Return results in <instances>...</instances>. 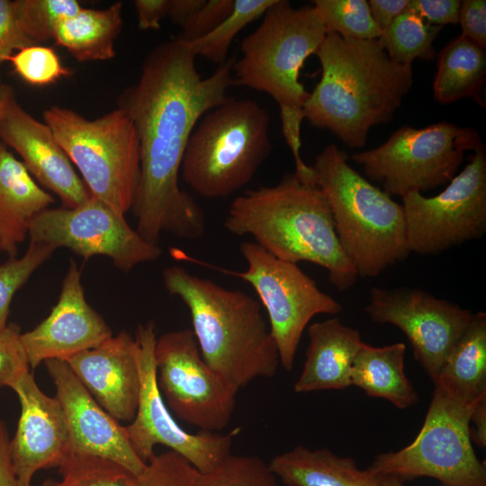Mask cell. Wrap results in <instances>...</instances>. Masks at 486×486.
I'll return each mask as SVG.
<instances>
[{"label":"cell","mask_w":486,"mask_h":486,"mask_svg":"<svg viewBox=\"0 0 486 486\" xmlns=\"http://www.w3.org/2000/svg\"><path fill=\"white\" fill-rule=\"evenodd\" d=\"M313 8L327 33L346 39H379L382 31L372 18L365 0H315Z\"/></svg>","instance_id":"4dcf8cb0"},{"label":"cell","mask_w":486,"mask_h":486,"mask_svg":"<svg viewBox=\"0 0 486 486\" xmlns=\"http://www.w3.org/2000/svg\"><path fill=\"white\" fill-rule=\"evenodd\" d=\"M279 111L283 135L294 160L295 171L293 174L302 182L316 185L313 168L305 164L301 155V128L304 120L303 110L298 107H280Z\"/></svg>","instance_id":"f35d334b"},{"label":"cell","mask_w":486,"mask_h":486,"mask_svg":"<svg viewBox=\"0 0 486 486\" xmlns=\"http://www.w3.org/2000/svg\"><path fill=\"white\" fill-rule=\"evenodd\" d=\"M277 480L262 458L230 454L212 472H198L194 486H279Z\"/></svg>","instance_id":"1f68e13d"},{"label":"cell","mask_w":486,"mask_h":486,"mask_svg":"<svg viewBox=\"0 0 486 486\" xmlns=\"http://www.w3.org/2000/svg\"><path fill=\"white\" fill-rule=\"evenodd\" d=\"M434 386L467 404L486 399V313L473 316L442 364Z\"/></svg>","instance_id":"d4e9b609"},{"label":"cell","mask_w":486,"mask_h":486,"mask_svg":"<svg viewBox=\"0 0 486 486\" xmlns=\"http://www.w3.org/2000/svg\"><path fill=\"white\" fill-rule=\"evenodd\" d=\"M2 113H3V104H2V102L0 100V117H1Z\"/></svg>","instance_id":"f907efd6"},{"label":"cell","mask_w":486,"mask_h":486,"mask_svg":"<svg viewBox=\"0 0 486 486\" xmlns=\"http://www.w3.org/2000/svg\"><path fill=\"white\" fill-rule=\"evenodd\" d=\"M0 140L13 148L35 181L53 192L62 207L75 208L91 198L83 179L58 143L51 130L28 113L16 100L14 89L2 83Z\"/></svg>","instance_id":"ac0fdd59"},{"label":"cell","mask_w":486,"mask_h":486,"mask_svg":"<svg viewBox=\"0 0 486 486\" xmlns=\"http://www.w3.org/2000/svg\"><path fill=\"white\" fill-rule=\"evenodd\" d=\"M15 72L27 83L46 86L69 75L56 51L50 47L32 45L14 52L8 59Z\"/></svg>","instance_id":"e575fe53"},{"label":"cell","mask_w":486,"mask_h":486,"mask_svg":"<svg viewBox=\"0 0 486 486\" xmlns=\"http://www.w3.org/2000/svg\"><path fill=\"white\" fill-rule=\"evenodd\" d=\"M458 22L462 35L470 39L482 48H486V1H461Z\"/></svg>","instance_id":"b9f144b4"},{"label":"cell","mask_w":486,"mask_h":486,"mask_svg":"<svg viewBox=\"0 0 486 486\" xmlns=\"http://www.w3.org/2000/svg\"><path fill=\"white\" fill-rule=\"evenodd\" d=\"M410 0H370L369 8L373 20L382 32L408 6Z\"/></svg>","instance_id":"ee69618b"},{"label":"cell","mask_w":486,"mask_h":486,"mask_svg":"<svg viewBox=\"0 0 486 486\" xmlns=\"http://www.w3.org/2000/svg\"><path fill=\"white\" fill-rule=\"evenodd\" d=\"M30 241L62 247L88 259L110 258L123 272L158 259L162 249L145 240L132 229L125 215L91 196L75 208H48L32 220Z\"/></svg>","instance_id":"9a60e30c"},{"label":"cell","mask_w":486,"mask_h":486,"mask_svg":"<svg viewBox=\"0 0 486 486\" xmlns=\"http://www.w3.org/2000/svg\"><path fill=\"white\" fill-rule=\"evenodd\" d=\"M485 80V49L461 34L439 54L433 84L434 98L442 104L472 98L484 105L481 92Z\"/></svg>","instance_id":"83f0119b"},{"label":"cell","mask_w":486,"mask_h":486,"mask_svg":"<svg viewBox=\"0 0 486 486\" xmlns=\"http://www.w3.org/2000/svg\"><path fill=\"white\" fill-rule=\"evenodd\" d=\"M223 226L235 236H251L278 259L325 268L329 283L339 291L351 288L358 277L339 244L325 195L294 174L236 197Z\"/></svg>","instance_id":"3957f363"},{"label":"cell","mask_w":486,"mask_h":486,"mask_svg":"<svg viewBox=\"0 0 486 486\" xmlns=\"http://www.w3.org/2000/svg\"><path fill=\"white\" fill-rule=\"evenodd\" d=\"M41 486H79L78 483L70 476L63 475L59 482L47 480Z\"/></svg>","instance_id":"c3c4849f"},{"label":"cell","mask_w":486,"mask_h":486,"mask_svg":"<svg viewBox=\"0 0 486 486\" xmlns=\"http://www.w3.org/2000/svg\"><path fill=\"white\" fill-rule=\"evenodd\" d=\"M55 250L50 244L30 241L21 257H9L0 265V332L7 327L14 294Z\"/></svg>","instance_id":"d6a6232c"},{"label":"cell","mask_w":486,"mask_h":486,"mask_svg":"<svg viewBox=\"0 0 486 486\" xmlns=\"http://www.w3.org/2000/svg\"><path fill=\"white\" fill-rule=\"evenodd\" d=\"M16 4L22 28L36 45L53 39L56 24L82 8L76 0H16Z\"/></svg>","instance_id":"836d02e7"},{"label":"cell","mask_w":486,"mask_h":486,"mask_svg":"<svg viewBox=\"0 0 486 486\" xmlns=\"http://www.w3.org/2000/svg\"><path fill=\"white\" fill-rule=\"evenodd\" d=\"M321 77L302 110L350 148H363L370 130L392 120L413 85L411 66L392 60L378 39L327 33L315 54Z\"/></svg>","instance_id":"7a4b0ae2"},{"label":"cell","mask_w":486,"mask_h":486,"mask_svg":"<svg viewBox=\"0 0 486 486\" xmlns=\"http://www.w3.org/2000/svg\"><path fill=\"white\" fill-rule=\"evenodd\" d=\"M476 405L435 386L424 423L412 443L376 455L367 469L401 482L431 477L446 486H486L485 463L476 456L470 434Z\"/></svg>","instance_id":"30bf717a"},{"label":"cell","mask_w":486,"mask_h":486,"mask_svg":"<svg viewBox=\"0 0 486 486\" xmlns=\"http://www.w3.org/2000/svg\"><path fill=\"white\" fill-rule=\"evenodd\" d=\"M44 363L66 416L69 454L110 461L138 476L147 464L132 449L125 426L97 403L66 361L50 359Z\"/></svg>","instance_id":"e0dca14e"},{"label":"cell","mask_w":486,"mask_h":486,"mask_svg":"<svg viewBox=\"0 0 486 486\" xmlns=\"http://www.w3.org/2000/svg\"><path fill=\"white\" fill-rule=\"evenodd\" d=\"M382 486H406L403 482L390 476L376 475Z\"/></svg>","instance_id":"681fc988"},{"label":"cell","mask_w":486,"mask_h":486,"mask_svg":"<svg viewBox=\"0 0 486 486\" xmlns=\"http://www.w3.org/2000/svg\"><path fill=\"white\" fill-rule=\"evenodd\" d=\"M285 486H382L376 475L361 470L352 457H342L328 448L296 446L268 463Z\"/></svg>","instance_id":"cb8c5ba5"},{"label":"cell","mask_w":486,"mask_h":486,"mask_svg":"<svg viewBox=\"0 0 486 486\" xmlns=\"http://www.w3.org/2000/svg\"><path fill=\"white\" fill-rule=\"evenodd\" d=\"M122 2L104 9L82 7L56 24L53 40L79 62L112 58L114 41L122 27Z\"/></svg>","instance_id":"4316f807"},{"label":"cell","mask_w":486,"mask_h":486,"mask_svg":"<svg viewBox=\"0 0 486 486\" xmlns=\"http://www.w3.org/2000/svg\"><path fill=\"white\" fill-rule=\"evenodd\" d=\"M29 369L21 332L16 326L7 325L0 332V387L12 388Z\"/></svg>","instance_id":"8d00e7d4"},{"label":"cell","mask_w":486,"mask_h":486,"mask_svg":"<svg viewBox=\"0 0 486 486\" xmlns=\"http://www.w3.org/2000/svg\"><path fill=\"white\" fill-rule=\"evenodd\" d=\"M311 166L339 244L358 276L375 277L408 256L401 204L357 173L335 144L325 147Z\"/></svg>","instance_id":"5b68a950"},{"label":"cell","mask_w":486,"mask_h":486,"mask_svg":"<svg viewBox=\"0 0 486 486\" xmlns=\"http://www.w3.org/2000/svg\"><path fill=\"white\" fill-rule=\"evenodd\" d=\"M112 336L110 327L88 304L81 272L71 260L56 305L38 326L21 333V341L30 367L34 369L50 359L66 361Z\"/></svg>","instance_id":"d6986e66"},{"label":"cell","mask_w":486,"mask_h":486,"mask_svg":"<svg viewBox=\"0 0 486 486\" xmlns=\"http://www.w3.org/2000/svg\"><path fill=\"white\" fill-rule=\"evenodd\" d=\"M326 35L313 6L293 8L289 1L275 0L241 42L233 85L268 94L279 108H302L310 93L299 80L300 71Z\"/></svg>","instance_id":"ba28073f"},{"label":"cell","mask_w":486,"mask_h":486,"mask_svg":"<svg viewBox=\"0 0 486 486\" xmlns=\"http://www.w3.org/2000/svg\"><path fill=\"white\" fill-rule=\"evenodd\" d=\"M0 250H1V237H0Z\"/></svg>","instance_id":"816d5d0a"},{"label":"cell","mask_w":486,"mask_h":486,"mask_svg":"<svg viewBox=\"0 0 486 486\" xmlns=\"http://www.w3.org/2000/svg\"><path fill=\"white\" fill-rule=\"evenodd\" d=\"M410 253L436 255L486 231V149L469 158L464 169L441 193L402 197Z\"/></svg>","instance_id":"7c38bea8"},{"label":"cell","mask_w":486,"mask_h":486,"mask_svg":"<svg viewBox=\"0 0 486 486\" xmlns=\"http://www.w3.org/2000/svg\"><path fill=\"white\" fill-rule=\"evenodd\" d=\"M483 143L471 127L440 122L416 129L402 126L382 145L351 156L365 176L379 183L389 195L401 198L448 184L465 152Z\"/></svg>","instance_id":"9c48e42d"},{"label":"cell","mask_w":486,"mask_h":486,"mask_svg":"<svg viewBox=\"0 0 486 486\" xmlns=\"http://www.w3.org/2000/svg\"><path fill=\"white\" fill-rule=\"evenodd\" d=\"M204 2L205 0H169L166 15L174 24L182 27Z\"/></svg>","instance_id":"bcb514c9"},{"label":"cell","mask_w":486,"mask_h":486,"mask_svg":"<svg viewBox=\"0 0 486 486\" xmlns=\"http://www.w3.org/2000/svg\"><path fill=\"white\" fill-rule=\"evenodd\" d=\"M308 338L305 362L294 392L306 393L351 386L353 363L364 343L359 331L334 317L310 324Z\"/></svg>","instance_id":"7402d4cb"},{"label":"cell","mask_w":486,"mask_h":486,"mask_svg":"<svg viewBox=\"0 0 486 486\" xmlns=\"http://www.w3.org/2000/svg\"><path fill=\"white\" fill-rule=\"evenodd\" d=\"M169 0H136L134 6L140 30H158L166 15Z\"/></svg>","instance_id":"7bdbcfd3"},{"label":"cell","mask_w":486,"mask_h":486,"mask_svg":"<svg viewBox=\"0 0 486 486\" xmlns=\"http://www.w3.org/2000/svg\"><path fill=\"white\" fill-rule=\"evenodd\" d=\"M367 316L391 324L408 338L418 361L434 383L448 353L471 321L467 309L420 289L373 287Z\"/></svg>","instance_id":"2e32d148"},{"label":"cell","mask_w":486,"mask_h":486,"mask_svg":"<svg viewBox=\"0 0 486 486\" xmlns=\"http://www.w3.org/2000/svg\"><path fill=\"white\" fill-rule=\"evenodd\" d=\"M443 26L432 25L405 10L385 28L378 39L394 62L411 66L416 58H436L434 41Z\"/></svg>","instance_id":"f1b7e54d"},{"label":"cell","mask_w":486,"mask_h":486,"mask_svg":"<svg viewBox=\"0 0 486 486\" xmlns=\"http://www.w3.org/2000/svg\"><path fill=\"white\" fill-rule=\"evenodd\" d=\"M195 56L179 38L156 46L139 80L122 94L118 107L132 122L140 143V171L132 205L137 232L158 245L162 232L187 239L202 237V207L178 184L189 138L200 119L230 97L235 56L202 78Z\"/></svg>","instance_id":"6da1fadb"},{"label":"cell","mask_w":486,"mask_h":486,"mask_svg":"<svg viewBox=\"0 0 486 486\" xmlns=\"http://www.w3.org/2000/svg\"><path fill=\"white\" fill-rule=\"evenodd\" d=\"M270 117L251 99L230 97L206 112L187 142L181 176L197 194L226 198L247 185L272 150Z\"/></svg>","instance_id":"8992f818"},{"label":"cell","mask_w":486,"mask_h":486,"mask_svg":"<svg viewBox=\"0 0 486 486\" xmlns=\"http://www.w3.org/2000/svg\"><path fill=\"white\" fill-rule=\"evenodd\" d=\"M43 119L91 196L125 215L132 208L140 171L139 139L126 112L118 107L88 120L70 109L51 106Z\"/></svg>","instance_id":"52a82bcc"},{"label":"cell","mask_w":486,"mask_h":486,"mask_svg":"<svg viewBox=\"0 0 486 486\" xmlns=\"http://www.w3.org/2000/svg\"><path fill=\"white\" fill-rule=\"evenodd\" d=\"M9 443L5 425L0 420V486H19L10 455Z\"/></svg>","instance_id":"f6af8a7d"},{"label":"cell","mask_w":486,"mask_h":486,"mask_svg":"<svg viewBox=\"0 0 486 486\" xmlns=\"http://www.w3.org/2000/svg\"><path fill=\"white\" fill-rule=\"evenodd\" d=\"M470 423L473 428H470L472 441L475 442L479 447L486 446V399L477 403L471 416Z\"/></svg>","instance_id":"7dc6e473"},{"label":"cell","mask_w":486,"mask_h":486,"mask_svg":"<svg viewBox=\"0 0 486 486\" xmlns=\"http://www.w3.org/2000/svg\"><path fill=\"white\" fill-rule=\"evenodd\" d=\"M234 0H205L183 24L178 37L185 42L201 39L216 29L232 12Z\"/></svg>","instance_id":"74e56055"},{"label":"cell","mask_w":486,"mask_h":486,"mask_svg":"<svg viewBox=\"0 0 486 486\" xmlns=\"http://www.w3.org/2000/svg\"><path fill=\"white\" fill-rule=\"evenodd\" d=\"M459 0H410L407 10L432 25L458 23Z\"/></svg>","instance_id":"60d3db41"},{"label":"cell","mask_w":486,"mask_h":486,"mask_svg":"<svg viewBox=\"0 0 486 486\" xmlns=\"http://www.w3.org/2000/svg\"><path fill=\"white\" fill-rule=\"evenodd\" d=\"M405 353L406 346L401 342L383 346L364 343L353 363L351 386L401 410L414 406L418 394L404 370Z\"/></svg>","instance_id":"484cf974"},{"label":"cell","mask_w":486,"mask_h":486,"mask_svg":"<svg viewBox=\"0 0 486 486\" xmlns=\"http://www.w3.org/2000/svg\"><path fill=\"white\" fill-rule=\"evenodd\" d=\"M54 202L0 140L1 250L15 257L32 219Z\"/></svg>","instance_id":"603a6c76"},{"label":"cell","mask_w":486,"mask_h":486,"mask_svg":"<svg viewBox=\"0 0 486 486\" xmlns=\"http://www.w3.org/2000/svg\"><path fill=\"white\" fill-rule=\"evenodd\" d=\"M1 84H2V82H1V77H0V85H1Z\"/></svg>","instance_id":"f5cc1de1"},{"label":"cell","mask_w":486,"mask_h":486,"mask_svg":"<svg viewBox=\"0 0 486 486\" xmlns=\"http://www.w3.org/2000/svg\"><path fill=\"white\" fill-rule=\"evenodd\" d=\"M162 279L188 308L202 359L238 391L276 374L278 351L257 301L179 266L165 268Z\"/></svg>","instance_id":"277c9868"},{"label":"cell","mask_w":486,"mask_h":486,"mask_svg":"<svg viewBox=\"0 0 486 486\" xmlns=\"http://www.w3.org/2000/svg\"><path fill=\"white\" fill-rule=\"evenodd\" d=\"M239 251L247 263L244 272L202 263L253 287L266 310L280 364L291 371L310 321L319 314H338L342 305L322 292L297 264L278 259L254 241H243Z\"/></svg>","instance_id":"8fae6325"},{"label":"cell","mask_w":486,"mask_h":486,"mask_svg":"<svg viewBox=\"0 0 486 486\" xmlns=\"http://www.w3.org/2000/svg\"><path fill=\"white\" fill-rule=\"evenodd\" d=\"M34 44L24 33L15 1L0 0V64L17 50Z\"/></svg>","instance_id":"ab89813d"},{"label":"cell","mask_w":486,"mask_h":486,"mask_svg":"<svg viewBox=\"0 0 486 486\" xmlns=\"http://www.w3.org/2000/svg\"><path fill=\"white\" fill-rule=\"evenodd\" d=\"M154 357L158 389L180 419L209 432L228 426L238 390L202 359L192 328L157 338Z\"/></svg>","instance_id":"5bb4252c"},{"label":"cell","mask_w":486,"mask_h":486,"mask_svg":"<svg viewBox=\"0 0 486 486\" xmlns=\"http://www.w3.org/2000/svg\"><path fill=\"white\" fill-rule=\"evenodd\" d=\"M275 0H234L230 15L212 32L187 42L193 54L217 66L228 59V51L236 35L249 22L263 15Z\"/></svg>","instance_id":"f546056e"},{"label":"cell","mask_w":486,"mask_h":486,"mask_svg":"<svg viewBox=\"0 0 486 486\" xmlns=\"http://www.w3.org/2000/svg\"><path fill=\"white\" fill-rule=\"evenodd\" d=\"M97 403L118 421L135 417L140 375L135 338L127 331L66 360Z\"/></svg>","instance_id":"44dd1931"},{"label":"cell","mask_w":486,"mask_h":486,"mask_svg":"<svg viewBox=\"0 0 486 486\" xmlns=\"http://www.w3.org/2000/svg\"><path fill=\"white\" fill-rule=\"evenodd\" d=\"M134 338L140 390L135 417L125 426L132 449L147 464L155 455L154 447L162 445L185 458L199 472H212L231 454L238 429L229 434L202 430L190 433L183 429L169 413L158 389L155 324L148 321L139 325Z\"/></svg>","instance_id":"4fadbf2b"},{"label":"cell","mask_w":486,"mask_h":486,"mask_svg":"<svg viewBox=\"0 0 486 486\" xmlns=\"http://www.w3.org/2000/svg\"><path fill=\"white\" fill-rule=\"evenodd\" d=\"M198 472L185 458L169 450L155 454L132 486H194Z\"/></svg>","instance_id":"d590c367"},{"label":"cell","mask_w":486,"mask_h":486,"mask_svg":"<svg viewBox=\"0 0 486 486\" xmlns=\"http://www.w3.org/2000/svg\"><path fill=\"white\" fill-rule=\"evenodd\" d=\"M11 389L20 400L21 415L10 455L19 486H31L39 470L64 463L70 451L69 430L58 399L45 394L30 372Z\"/></svg>","instance_id":"ffe728a7"}]
</instances>
